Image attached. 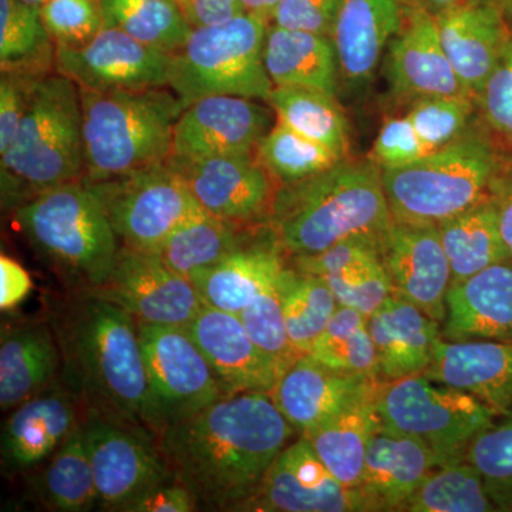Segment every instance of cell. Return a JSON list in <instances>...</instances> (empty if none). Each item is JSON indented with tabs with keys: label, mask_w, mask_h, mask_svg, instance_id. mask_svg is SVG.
Wrapping results in <instances>:
<instances>
[{
	"label": "cell",
	"mask_w": 512,
	"mask_h": 512,
	"mask_svg": "<svg viewBox=\"0 0 512 512\" xmlns=\"http://www.w3.org/2000/svg\"><path fill=\"white\" fill-rule=\"evenodd\" d=\"M296 434L271 394L238 393L156 440L171 477L191 491L200 511H237Z\"/></svg>",
	"instance_id": "1"
},
{
	"label": "cell",
	"mask_w": 512,
	"mask_h": 512,
	"mask_svg": "<svg viewBox=\"0 0 512 512\" xmlns=\"http://www.w3.org/2000/svg\"><path fill=\"white\" fill-rule=\"evenodd\" d=\"M49 323L62 355L59 380L84 412L144 426L147 375L136 320L99 293L74 291Z\"/></svg>",
	"instance_id": "2"
},
{
	"label": "cell",
	"mask_w": 512,
	"mask_h": 512,
	"mask_svg": "<svg viewBox=\"0 0 512 512\" xmlns=\"http://www.w3.org/2000/svg\"><path fill=\"white\" fill-rule=\"evenodd\" d=\"M393 222L382 168L370 158L346 157L322 173L279 187L268 225L293 258L353 238L380 247Z\"/></svg>",
	"instance_id": "3"
},
{
	"label": "cell",
	"mask_w": 512,
	"mask_h": 512,
	"mask_svg": "<svg viewBox=\"0 0 512 512\" xmlns=\"http://www.w3.org/2000/svg\"><path fill=\"white\" fill-rule=\"evenodd\" d=\"M84 177L103 183L167 163L175 124L185 106L168 87L136 90L80 89Z\"/></svg>",
	"instance_id": "4"
},
{
	"label": "cell",
	"mask_w": 512,
	"mask_h": 512,
	"mask_svg": "<svg viewBox=\"0 0 512 512\" xmlns=\"http://www.w3.org/2000/svg\"><path fill=\"white\" fill-rule=\"evenodd\" d=\"M83 177L80 89L50 73L37 82L18 136L2 156L3 207L18 210L42 192Z\"/></svg>",
	"instance_id": "5"
},
{
	"label": "cell",
	"mask_w": 512,
	"mask_h": 512,
	"mask_svg": "<svg viewBox=\"0 0 512 512\" xmlns=\"http://www.w3.org/2000/svg\"><path fill=\"white\" fill-rule=\"evenodd\" d=\"M505 154L480 119L453 143L412 164L382 170L396 222L439 225L490 197Z\"/></svg>",
	"instance_id": "6"
},
{
	"label": "cell",
	"mask_w": 512,
	"mask_h": 512,
	"mask_svg": "<svg viewBox=\"0 0 512 512\" xmlns=\"http://www.w3.org/2000/svg\"><path fill=\"white\" fill-rule=\"evenodd\" d=\"M37 254L74 291H96L116 266L120 241L103 205L83 180L59 185L15 210Z\"/></svg>",
	"instance_id": "7"
},
{
	"label": "cell",
	"mask_w": 512,
	"mask_h": 512,
	"mask_svg": "<svg viewBox=\"0 0 512 512\" xmlns=\"http://www.w3.org/2000/svg\"><path fill=\"white\" fill-rule=\"evenodd\" d=\"M271 22L241 15L192 29L185 45L171 55L168 89L185 107L210 96H241L268 103L274 89L266 72L264 47Z\"/></svg>",
	"instance_id": "8"
},
{
	"label": "cell",
	"mask_w": 512,
	"mask_h": 512,
	"mask_svg": "<svg viewBox=\"0 0 512 512\" xmlns=\"http://www.w3.org/2000/svg\"><path fill=\"white\" fill-rule=\"evenodd\" d=\"M375 406L380 426L423 441L441 466L466 458L471 441L498 417L473 394L424 375L379 382Z\"/></svg>",
	"instance_id": "9"
},
{
	"label": "cell",
	"mask_w": 512,
	"mask_h": 512,
	"mask_svg": "<svg viewBox=\"0 0 512 512\" xmlns=\"http://www.w3.org/2000/svg\"><path fill=\"white\" fill-rule=\"evenodd\" d=\"M138 329L147 375L143 423L154 436L224 397L187 329L154 325H138Z\"/></svg>",
	"instance_id": "10"
},
{
	"label": "cell",
	"mask_w": 512,
	"mask_h": 512,
	"mask_svg": "<svg viewBox=\"0 0 512 512\" xmlns=\"http://www.w3.org/2000/svg\"><path fill=\"white\" fill-rule=\"evenodd\" d=\"M87 184L103 205L121 247L134 251L153 254L185 220L202 210L167 163Z\"/></svg>",
	"instance_id": "11"
},
{
	"label": "cell",
	"mask_w": 512,
	"mask_h": 512,
	"mask_svg": "<svg viewBox=\"0 0 512 512\" xmlns=\"http://www.w3.org/2000/svg\"><path fill=\"white\" fill-rule=\"evenodd\" d=\"M84 439L101 511L124 512L156 485L171 480L156 436L141 424L84 414Z\"/></svg>",
	"instance_id": "12"
},
{
	"label": "cell",
	"mask_w": 512,
	"mask_h": 512,
	"mask_svg": "<svg viewBox=\"0 0 512 512\" xmlns=\"http://www.w3.org/2000/svg\"><path fill=\"white\" fill-rule=\"evenodd\" d=\"M192 197L208 214L245 227L269 224L279 185L254 153L207 158L170 157Z\"/></svg>",
	"instance_id": "13"
},
{
	"label": "cell",
	"mask_w": 512,
	"mask_h": 512,
	"mask_svg": "<svg viewBox=\"0 0 512 512\" xmlns=\"http://www.w3.org/2000/svg\"><path fill=\"white\" fill-rule=\"evenodd\" d=\"M126 311L138 325L187 328L202 303L190 279L148 252L121 247L109 281L93 291Z\"/></svg>",
	"instance_id": "14"
},
{
	"label": "cell",
	"mask_w": 512,
	"mask_h": 512,
	"mask_svg": "<svg viewBox=\"0 0 512 512\" xmlns=\"http://www.w3.org/2000/svg\"><path fill=\"white\" fill-rule=\"evenodd\" d=\"M171 55L137 42L119 29L103 28L89 43L56 47L55 72L79 89L136 90L167 87Z\"/></svg>",
	"instance_id": "15"
},
{
	"label": "cell",
	"mask_w": 512,
	"mask_h": 512,
	"mask_svg": "<svg viewBox=\"0 0 512 512\" xmlns=\"http://www.w3.org/2000/svg\"><path fill=\"white\" fill-rule=\"evenodd\" d=\"M237 511L353 512L362 508L356 491L336 480L311 441L299 436L275 458L255 493Z\"/></svg>",
	"instance_id": "16"
},
{
	"label": "cell",
	"mask_w": 512,
	"mask_h": 512,
	"mask_svg": "<svg viewBox=\"0 0 512 512\" xmlns=\"http://www.w3.org/2000/svg\"><path fill=\"white\" fill-rule=\"evenodd\" d=\"M259 101L227 94L194 101L175 124L171 157L254 153L274 127L275 111Z\"/></svg>",
	"instance_id": "17"
},
{
	"label": "cell",
	"mask_w": 512,
	"mask_h": 512,
	"mask_svg": "<svg viewBox=\"0 0 512 512\" xmlns=\"http://www.w3.org/2000/svg\"><path fill=\"white\" fill-rule=\"evenodd\" d=\"M386 77L390 96L406 106L427 97H474L448 62L436 19L416 6H404L402 28L387 47Z\"/></svg>",
	"instance_id": "18"
},
{
	"label": "cell",
	"mask_w": 512,
	"mask_h": 512,
	"mask_svg": "<svg viewBox=\"0 0 512 512\" xmlns=\"http://www.w3.org/2000/svg\"><path fill=\"white\" fill-rule=\"evenodd\" d=\"M379 254L393 291L443 325L453 274L439 227L394 221Z\"/></svg>",
	"instance_id": "19"
},
{
	"label": "cell",
	"mask_w": 512,
	"mask_h": 512,
	"mask_svg": "<svg viewBox=\"0 0 512 512\" xmlns=\"http://www.w3.org/2000/svg\"><path fill=\"white\" fill-rule=\"evenodd\" d=\"M84 414L82 403L60 380L13 409L2 427L3 473L42 466L82 426Z\"/></svg>",
	"instance_id": "20"
},
{
	"label": "cell",
	"mask_w": 512,
	"mask_h": 512,
	"mask_svg": "<svg viewBox=\"0 0 512 512\" xmlns=\"http://www.w3.org/2000/svg\"><path fill=\"white\" fill-rule=\"evenodd\" d=\"M377 384L375 377L340 372L302 355L279 376L271 397L299 436H308L372 396Z\"/></svg>",
	"instance_id": "21"
},
{
	"label": "cell",
	"mask_w": 512,
	"mask_h": 512,
	"mask_svg": "<svg viewBox=\"0 0 512 512\" xmlns=\"http://www.w3.org/2000/svg\"><path fill=\"white\" fill-rule=\"evenodd\" d=\"M185 329L207 359L224 396L271 394L281 370L255 345L238 315L204 305Z\"/></svg>",
	"instance_id": "22"
},
{
	"label": "cell",
	"mask_w": 512,
	"mask_h": 512,
	"mask_svg": "<svg viewBox=\"0 0 512 512\" xmlns=\"http://www.w3.org/2000/svg\"><path fill=\"white\" fill-rule=\"evenodd\" d=\"M441 461L423 441L380 426L367 447L357 485L363 511H402L403 505Z\"/></svg>",
	"instance_id": "23"
},
{
	"label": "cell",
	"mask_w": 512,
	"mask_h": 512,
	"mask_svg": "<svg viewBox=\"0 0 512 512\" xmlns=\"http://www.w3.org/2000/svg\"><path fill=\"white\" fill-rule=\"evenodd\" d=\"M434 19L448 62L477 99L503 55L511 29L490 0H464Z\"/></svg>",
	"instance_id": "24"
},
{
	"label": "cell",
	"mask_w": 512,
	"mask_h": 512,
	"mask_svg": "<svg viewBox=\"0 0 512 512\" xmlns=\"http://www.w3.org/2000/svg\"><path fill=\"white\" fill-rule=\"evenodd\" d=\"M285 249L269 225L259 228L217 264L191 276L202 303L239 315L288 265Z\"/></svg>",
	"instance_id": "25"
},
{
	"label": "cell",
	"mask_w": 512,
	"mask_h": 512,
	"mask_svg": "<svg viewBox=\"0 0 512 512\" xmlns=\"http://www.w3.org/2000/svg\"><path fill=\"white\" fill-rule=\"evenodd\" d=\"M421 375L473 394L498 417L512 412V340L448 342L441 338Z\"/></svg>",
	"instance_id": "26"
},
{
	"label": "cell",
	"mask_w": 512,
	"mask_h": 512,
	"mask_svg": "<svg viewBox=\"0 0 512 512\" xmlns=\"http://www.w3.org/2000/svg\"><path fill=\"white\" fill-rule=\"evenodd\" d=\"M446 306L444 340H512V259L451 284Z\"/></svg>",
	"instance_id": "27"
},
{
	"label": "cell",
	"mask_w": 512,
	"mask_h": 512,
	"mask_svg": "<svg viewBox=\"0 0 512 512\" xmlns=\"http://www.w3.org/2000/svg\"><path fill=\"white\" fill-rule=\"evenodd\" d=\"M403 0H343L332 30L340 83L362 89L402 28Z\"/></svg>",
	"instance_id": "28"
},
{
	"label": "cell",
	"mask_w": 512,
	"mask_h": 512,
	"mask_svg": "<svg viewBox=\"0 0 512 512\" xmlns=\"http://www.w3.org/2000/svg\"><path fill=\"white\" fill-rule=\"evenodd\" d=\"M367 328L375 343L380 382L426 372L441 339V323L396 292L367 318Z\"/></svg>",
	"instance_id": "29"
},
{
	"label": "cell",
	"mask_w": 512,
	"mask_h": 512,
	"mask_svg": "<svg viewBox=\"0 0 512 512\" xmlns=\"http://www.w3.org/2000/svg\"><path fill=\"white\" fill-rule=\"evenodd\" d=\"M62 355L50 323L3 326L0 336V407L13 409L59 380Z\"/></svg>",
	"instance_id": "30"
},
{
	"label": "cell",
	"mask_w": 512,
	"mask_h": 512,
	"mask_svg": "<svg viewBox=\"0 0 512 512\" xmlns=\"http://www.w3.org/2000/svg\"><path fill=\"white\" fill-rule=\"evenodd\" d=\"M264 62L274 86L303 87L338 99L340 74L332 37L271 23Z\"/></svg>",
	"instance_id": "31"
},
{
	"label": "cell",
	"mask_w": 512,
	"mask_h": 512,
	"mask_svg": "<svg viewBox=\"0 0 512 512\" xmlns=\"http://www.w3.org/2000/svg\"><path fill=\"white\" fill-rule=\"evenodd\" d=\"M450 262L453 284L466 281L488 266L510 261L491 197L437 225Z\"/></svg>",
	"instance_id": "32"
},
{
	"label": "cell",
	"mask_w": 512,
	"mask_h": 512,
	"mask_svg": "<svg viewBox=\"0 0 512 512\" xmlns=\"http://www.w3.org/2000/svg\"><path fill=\"white\" fill-rule=\"evenodd\" d=\"M375 394L303 436L311 441L313 450L333 477L350 490H356L359 485L367 447L373 434L380 429Z\"/></svg>",
	"instance_id": "33"
},
{
	"label": "cell",
	"mask_w": 512,
	"mask_h": 512,
	"mask_svg": "<svg viewBox=\"0 0 512 512\" xmlns=\"http://www.w3.org/2000/svg\"><path fill=\"white\" fill-rule=\"evenodd\" d=\"M259 228L262 227H245L221 220L201 210L175 229L153 254L168 268L190 279L217 264Z\"/></svg>",
	"instance_id": "34"
},
{
	"label": "cell",
	"mask_w": 512,
	"mask_h": 512,
	"mask_svg": "<svg viewBox=\"0 0 512 512\" xmlns=\"http://www.w3.org/2000/svg\"><path fill=\"white\" fill-rule=\"evenodd\" d=\"M42 466L35 493L46 510L86 512L99 508L83 423Z\"/></svg>",
	"instance_id": "35"
},
{
	"label": "cell",
	"mask_w": 512,
	"mask_h": 512,
	"mask_svg": "<svg viewBox=\"0 0 512 512\" xmlns=\"http://www.w3.org/2000/svg\"><path fill=\"white\" fill-rule=\"evenodd\" d=\"M268 106L279 123L330 148L339 157H349V124L336 97L303 87L275 86Z\"/></svg>",
	"instance_id": "36"
},
{
	"label": "cell",
	"mask_w": 512,
	"mask_h": 512,
	"mask_svg": "<svg viewBox=\"0 0 512 512\" xmlns=\"http://www.w3.org/2000/svg\"><path fill=\"white\" fill-rule=\"evenodd\" d=\"M56 45L40 8L23 0H0V69L45 77L55 70Z\"/></svg>",
	"instance_id": "37"
},
{
	"label": "cell",
	"mask_w": 512,
	"mask_h": 512,
	"mask_svg": "<svg viewBox=\"0 0 512 512\" xmlns=\"http://www.w3.org/2000/svg\"><path fill=\"white\" fill-rule=\"evenodd\" d=\"M276 288L289 340L299 355H308L339 303L325 279L298 271L291 264L282 269Z\"/></svg>",
	"instance_id": "38"
},
{
	"label": "cell",
	"mask_w": 512,
	"mask_h": 512,
	"mask_svg": "<svg viewBox=\"0 0 512 512\" xmlns=\"http://www.w3.org/2000/svg\"><path fill=\"white\" fill-rule=\"evenodd\" d=\"M104 28L119 29L160 52L174 55L194 26L171 0H100Z\"/></svg>",
	"instance_id": "39"
},
{
	"label": "cell",
	"mask_w": 512,
	"mask_h": 512,
	"mask_svg": "<svg viewBox=\"0 0 512 512\" xmlns=\"http://www.w3.org/2000/svg\"><path fill=\"white\" fill-rule=\"evenodd\" d=\"M407 512L498 511L473 464L451 461L437 467L403 505Z\"/></svg>",
	"instance_id": "40"
},
{
	"label": "cell",
	"mask_w": 512,
	"mask_h": 512,
	"mask_svg": "<svg viewBox=\"0 0 512 512\" xmlns=\"http://www.w3.org/2000/svg\"><path fill=\"white\" fill-rule=\"evenodd\" d=\"M255 157L279 187L306 180L343 160L330 148L279 121L259 141Z\"/></svg>",
	"instance_id": "41"
},
{
	"label": "cell",
	"mask_w": 512,
	"mask_h": 512,
	"mask_svg": "<svg viewBox=\"0 0 512 512\" xmlns=\"http://www.w3.org/2000/svg\"><path fill=\"white\" fill-rule=\"evenodd\" d=\"M308 355L340 372L379 380L375 343L367 328V318L349 306L339 305Z\"/></svg>",
	"instance_id": "42"
},
{
	"label": "cell",
	"mask_w": 512,
	"mask_h": 512,
	"mask_svg": "<svg viewBox=\"0 0 512 512\" xmlns=\"http://www.w3.org/2000/svg\"><path fill=\"white\" fill-rule=\"evenodd\" d=\"M466 460L477 468L498 511H512V412L471 441Z\"/></svg>",
	"instance_id": "43"
},
{
	"label": "cell",
	"mask_w": 512,
	"mask_h": 512,
	"mask_svg": "<svg viewBox=\"0 0 512 512\" xmlns=\"http://www.w3.org/2000/svg\"><path fill=\"white\" fill-rule=\"evenodd\" d=\"M406 117L433 153L466 133L477 119V103L468 96L427 97L407 106Z\"/></svg>",
	"instance_id": "44"
},
{
	"label": "cell",
	"mask_w": 512,
	"mask_h": 512,
	"mask_svg": "<svg viewBox=\"0 0 512 512\" xmlns=\"http://www.w3.org/2000/svg\"><path fill=\"white\" fill-rule=\"evenodd\" d=\"M276 282L262 289L238 316L255 345L274 360L282 375L302 355L289 340Z\"/></svg>",
	"instance_id": "45"
},
{
	"label": "cell",
	"mask_w": 512,
	"mask_h": 512,
	"mask_svg": "<svg viewBox=\"0 0 512 512\" xmlns=\"http://www.w3.org/2000/svg\"><path fill=\"white\" fill-rule=\"evenodd\" d=\"M476 103L478 119L505 156L512 157V32Z\"/></svg>",
	"instance_id": "46"
},
{
	"label": "cell",
	"mask_w": 512,
	"mask_h": 512,
	"mask_svg": "<svg viewBox=\"0 0 512 512\" xmlns=\"http://www.w3.org/2000/svg\"><path fill=\"white\" fill-rule=\"evenodd\" d=\"M40 16L56 47L86 45L104 28L100 0H47Z\"/></svg>",
	"instance_id": "47"
},
{
	"label": "cell",
	"mask_w": 512,
	"mask_h": 512,
	"mask_svg": "<svg viewBox=\"0 0 512 512\" xmlns=\"http://www.w3.org/2000/svg\"><path fill=\"white\" fill-rule=\"evenodd\" d=\"M323 279L332 289L339 305L356 309L366 318L372 316L394 292L380 256L365 264L353 266L342 274Z\"/></svg>",
	"instance_id": "48"
},
{
	"label": "cell",
	"mask_w": 512,
	"mask_h": 512,
	"mask_svg": "<svg viewBox=\"0 0 512 512\" xmlns=\"http://www.w3.org/2000/svg\"><path fill=\"white\" fill-rule=\"evenodd\" d=\"M430 154L426 144L421 141L412 121L403 117H393L383 124L377 134L370 153V160L382 170L399 168L412 164Z\"/></svg>",
	"instance_id": "49"
},
{
	"label": "cell",
	"mask_w": 512,
	"mask_h": 512,
	"mask_svg": "<svg viewBox=\"0 0 512 512\" xmlns=\"http://www.w3.org/2000/svg\"><path fill=\"white\" fill-rule=\"evenodd\" d=\"M379 245L369 239L353 238L339 242L319 254L293 256L291 265L298 271L326 278L342 274L353 266L379 258Z\"/></svg>",
	"instance_id": "50"
},
{
	"label": "cell",
	"mask_w": 512,
	"mask_h": 512,
	"mask_svg": "<svg viewBox=\"0 0 512 512\" xmlns=\"http://www.w3.org/2000/svg\"><path fill=\"white\" fill-rule=\"evenodd\" d=\"M43 77L2 72L0 76V156L18 136L20 124L28 110L30 96Z\"/></svg>",
	"instance_id": "51"
},
{
	"label": "cell",
	"mask_w": 512,
	"mask_h": 512,
	"mask_svg": "<svg viewBox=\"0 0 512 512\" xmlns=\"http://www.w3.org/2000/svg\"><path fill=\"white\" fill-rule=\"evenodd\" d=\"M343 0H281L271 23L281 28L332 36Z\"/></svg>",
	"instance_id": "52"
},
{
	"label": "cell",
	"mask_w": 512,
	"mask_h": 512,
	"mask_svg": "<svg viewBox=\"0 0 512 512\" xmlns=\"http://www.w3.org/2000/svg\"><path fill=\"white\" fill-rule=\"evenodd\" d=\"M200 511L197 500L185 485L174 478L156 485L138 497L124 512H194Z\"/></svg>",
	"instance_id": "53"
},
{
	"label": "cell",
	"mask_w": 512,
	"mask_h": 512,
	"mask_svg": "<svg viewBox=\"0 0 512 512\" xmlns=\"http://www.w3.org/2000/svg\"><path fill=\"white\" fill-rule=\"evenodd\" d=\"M32 291L29 272L15 259L3 254L0 256V308L10 311Z\"/></svg>",
	"instance_id": "54"
},
{
	"label": "cell",
	"mask_w": 512,
	"mask_h": 512,
	"mask_svg": "<svg viewBox=\"0 0 512 512\" xmlns=\"http://www.w3.org/2000/svg\"><path fill=\"white\" fill-rule=\"evenodd\" d=\"M490 197L497 210L501 235L512 259V157L505 156L503 167L491 185Z\"/></svg>",
	"instance_id": "55"
},
{
	"label": "cell",
	"mask_w": 512,
	"mask_h": 512,
	"mask_svg": "<svg viewBox=\"0 0 512 512\" xmlns=\"http://www.w3.org/2000/svg\"><path fill=\"white\" fill-rule=\"evenodd\" d=\"M184 15L194 28L227 22L244 12L239 0H184Z\"/></svg>",
	"instance_id": "56"
},
{
	"label": "cell",
	"mask_w": 512,
	"mask_h": 512,
	"mask_svg": "<svg viewBox=\"0 0 512 512\" xmlns=\"http://www.w3.org/2000/svg\"><path fill=\"white\" fill-rule=\"evenodd\" d=\"M239 2H241L242 8H244V12L261 16V18L271 22L276 6H278L281 0H239Z\"/></svg>",
	"instance_id": "57"
},
{
	"label": "cell",
	"mask_w": 512,
	"mask_h": 512,
	"mask_svg": "<svg viewBox=\"0 0 512 512\" xmlns=\"http://www.w3.org/2000/svg\"><path fill=\"white\" fill-rule=\"evenodd\" d=\"M410 6H416L429 12L430 15L436 16L444 10L454 8L460 5L464 0H407Z\"/></svg>",
	"instance_id": "58"
},
{
	"label": "cell",
	"mask_w": 512,
	"mask_h": 512,
	"mask_svg": "<svg viewBox=\"0 0 512 512\" xmlns=\"http://www.w3.org/2000/svg\"><path fill=\"white\" fill-rule=\"evenodd\" d=\"M490 2L500 10L512 32V0H490Z\"/></svg>",
	"instance_id": "59"
},
{
	"label": "cell",
	"mask_w": 512,
	"mask_h": 512,
	"mask_svg": "<svg viewBox=\"0 0 512 512\" xmlns=\"http://www.w3.org/2000/svg\"><path fill=\"white\" fill-rule=\"evenodd\" d=\"M23 2L28 3V5L37 6V8H40V6L47 2V0H23Z\"/></svg>",
	"instance_id": "60"
},
{
	"label": "cell",
	"mask_w": 512,
	"mask_h": 512,
	"mask_svg": "<svg viewBox=\"0 0 512 512\" xmlns=\"http://www.w3.org/2000/svg\"><path fill=\"white\" fill-rule=\"evenodd\" d=\"M171 2H174L175 5L180 6V9L183 10L184 0H171Z\"/></svg>",
	"instance_id": "61"
}]
</instances>
